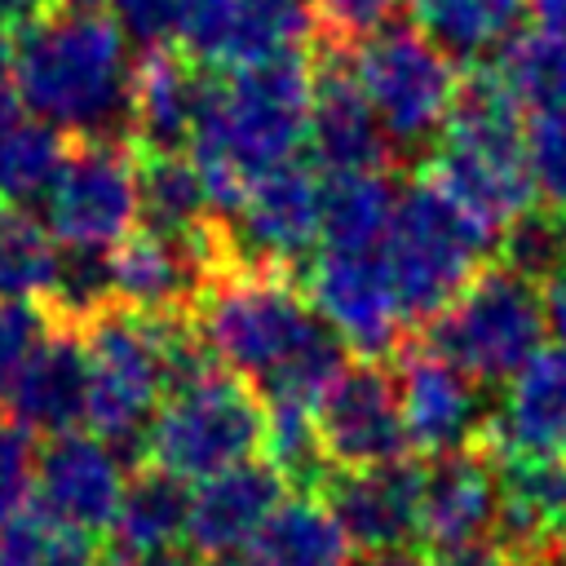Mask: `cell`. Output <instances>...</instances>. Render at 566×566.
I'll return each instance as SVG.
<instances>
[{
  "label": "cell",
  "mask_w": 566,
  "mask_h": 566,
  "mask_svg": "<svg viewBox=\"0 0 566 566\" xmlns=\"http://www.w3.org/2000/svg\"><path fill=\"white\" fill-rule=\"evenodd\" d=\"M310 49L230 71L226 80H208L190 159L203 172L212 221H226L261 172L296 159L310 137Z\"/></svg>",
  "instance_id": "6da1fadb"
},
{
  "label": "cell",
  "mask_w": 566,
  "mask_h": 566,
  "mask_svg": "<svg viewBox=\"0 0 566 566\" xmlns=\"http://www.w3.org/2000/svg\"><path fill=\"white\" fill-rule=\"evenodd\" d=\"M13 93L35 119L80 142H128V40L97 9H53L13 40Z\"/></svg>",
  "instance_id": "7a4b0ae2"
},
{
  "label": "cell",
  "mask_w": 566,
  "mask_h": 566,
  "mask_svg": "<svg viewBox=\"0 0 566 566\" xmlns=\"http://www.w3.org/2000/svg\"><path fill=\"white\" fill-rule=\"evenodd\" d=\"M424 181H433L495 234H504V226L531 208L535 186L526 168V128L517 119V102L486 66L460 75L442 137L424 155Z\"/></svg>",
  "instance_id": "3957f363"
},
{
  "label": "cell",
  "mask_w": 566,
  "mask_h": 566,
  "mask_svg": "<svg viewBox=\"0 0 566 566\" xmlns=\"http://www.w3.org/2000/svg\"><path fill=\"white\" fill-rule=\"evenodd\" d=\"M491 248H500V234L469 217L433 181L420 177L407 186L380 243L407 323H433L442 310H451L455 296L486 270Z\"/></svg>",
  "instance_id": "277c9868"
},
{
  "label": "cell",
  "mask_w": 566,
  "mask_h": 566,
  "mask_svg": "<svg viewBox=\"0 0 566 566\" xmlns=\"http://www.w3.org/2000/svg\"><path fill=\"white\" fill-rule=\"evenodd\" d=\"M190 314L212 358L252 389L274 367H283L314 332H323V318L292 279L252 270L217 274Z\"/></svg>",
  "instance_id": "5b68a950"
},
{
  "label": "cell",
  "mask_w": 566,
  "mask_h": 566,
  "mask_svg": "<svg viewBox=\"0 0 566 566\" xmlns=\"http://www.w3.org/2000/svg\"><path fill=\"white\" fill-rule=\"evenodd\" d=\"M261 442H265L261 394L230 371H212L186 389H172L159 402L142 438V464H159L181 482H203L230 464L252 460Z\"/></svg>",
  "instance_id": "8992f818"
},
{
  "label": "cell",
  "mask_w": 566,
  "mask_h": 566,
  "mask_svg": "<svg viewBox=\"0 0 566 566\" xmlns=\"http://www.w3.org/2000/svg\"><path fill=\"white\" fill-rule=\"evenodd\" d=\"M80 336L88 349V424L124 464H142V438L168 398L159 323L111 305Z\"/></svg>",
  "instance_id": "52a82bcc"
},
{
  "label": "cell",
  "mask_w": 566,
  "mask_h": 566,
  "mask_svg": "<svg viewBox=\"0 0 566 566\" xmlns=\"http://www.w3.org/2000/svg\"><path fill=\"white\" fill-rule=\"evenodd\" d=\"M349 62L394 142V155H429L460 93L455 57H447L424 31L389 22L349 44Z\"/></svg>",
  "instance_id": "ba28073f"
},
{
  "label": "cell",
  "mask_w": 566,
  "mask_h": 566,
  "mask_svg": "<svg viewBox=\"0 0 566 566\" xmlns=\"http://www.w3.org/2000/svg\"><path fill=\"white\" fill-rule=\"evenodd\" d=\"M424 345L478 385H504L544 349V292L509 265H486L451 310L424 323Z\"/></svg>",
  "instance_id": "9c48e42d"
},
{
  "label": "cell",
  "mask_w": 566,
  "mask_h": 566,
  "mask_svg": "<svg viewBox=\"0 0 566 566\" xmlns=\"http://www.w3.org/2000/svg\"><path fill=\"white\" fill-rule=\"evenodd\" d=\"M318 239V177L310 164L287 159L261 172L243 190L239 208L226 221H217L221 274L252 270L296 279V270L314 261Z\"/></svg>",
  "instance_id": "30bf717a"
},
{
  "label": "cell",
  "mask_w": 566,
  "mask_h": 566,
  "mask_svg": "<svg viewBox=\"0 0 566 566\" xmlns=\"http://www.w3.org/2000/svg\"><path fill=\"white\" fill-rule=\"evenodd\" d=\"M142 221L137 203V146L128 142H71L66 164L44 199V226L62 248L124 243Z\"/></svg>",
  "instance_id": "8fae6325"
},
{
  "label": "cell",
  "mask_w": 566,
  "mask_h": 566,
  "mask_svg": "<svg viewBox=\"0 0 566 566\" xmlns=\"http://www.w3.org/2000/svg\"><path fill=\"white\" fill-rule=\"evenodd\" d=\"M305 301L314 314L363 358H380L402 349L407 314L394 292L380 252H345L323 248L305 274Z\"/></svg>",
  "instance_id": "7c38bea8"
},
{
  "label": "cell",
  "mask_w": 566,
  "mask_h": 566,
  "mask_svg": "<svg viewBox=\"0 0 566 566\" xmlns=\"http://www.w3.org/2000/svg\"><path fill=\"white\" fill-rule=\"evenodd\" d=\"M217 274H221L217 221L195 234H159L142 226L111 248L115 305L137 314H190Z\"/></svg>",
  "instance_id": "4fadbf2b"
},
{
  "label": "cell",
  "mask_w": 566,
  "mask_h": 566,
  "mask_svg": "<svg viewBox=\"0 0 566 566\" xmlns=\"http://www.w3.org/2000/svg\"><path fill=\"white\" fill-rule=\"evenodd\" d=\"M314 424L332 469H371L411 455L398 380L376 358L349 363L314 407Z\"/></svg>",
  "instance_id": "5bb4252c"
},
{
  "label": "cell",
  "mask_w": 566,
  "mask_h": 566,
  "mask_svg": "<svg viewBox=\"0 0 566 566\" xmlns=\"http://www.w3.org/2000/svg\"><path fill=\"white\" fill-rule=\"evenodd\" d=\"M314 66V97H310V150L327 172H389L394 142L371 111L349 44H327L314 35L310 44Z\"/></svg>",
  "instance_id": "9a60e30c"
},
{
  "label": "cell",
  "mask_w": 566,
  "mask_h": 566,
  "mask_svg": "<svg viewBox=\"0 0 566 566\" xmlns=\"http://www.w3.org/2000/svg\"><path fill=\"white\" fill-rule=\"evenodd\" d=\"M394 380H398V402H402V420L416 451L442 455V451L473 447L482 438L486 429L482 385L469 380L455 363H447L424 340H411L407 349H398Z\"/></svg>",
  "instance_id": "2e32d148"
},
{
  "label": "cell",
  "mask_w": 566,
  "mask_h": 566,
  "mask_svg": "<svg viewBox=\"0 0 566 566\" xmlns=\"http://www.w3.org/2000/svg\"><path fill=\"white\" fill-rule=\"evenodd\" d=\"M128 464L97 433H57L35 455V500L53 522L102 535L119 513Z\"/></svg>",
  "instance_id": "e0dca14e"
},
{
  "label": "cell",
  "mask_w": 566,
  "mask_h": 566,
  "mask_svg": "<svg viewBox=\"0 0 566 566\" xmlns=\"http://www.w3.org/2000/svg\"><path fill=\"white\" fill-rule=\"evenodd\" d=\"M495 460L482 442L429 455V464L420 469V544H429L433 553L478 544L495 531Z\"/></svg>",
  "instance_id": "ac0fdd59"
},
{
  "label": "cell",
  "mask_w": 566,
  "mask_h": 566,
  "mask_svg": "<svg viewBox=\"0 0 566 566\" xmlns=\"http://www.w3.org/2000/svg\"><path fill=\"white\" fill-rule=\"evenodd\" d=\"M495 460L562 455L566 460V345L535 349L517 376L504 380L478 438Z\"/></svg>",
  "instance_id": "d6986e66"
},
{
  "label": "cell",
  "mask_w": 566,
  "mask_h": 566,
  "mask_svg": "<svg viewBox=\"0 0 566 566\" xmlns=\"http://www.w3.org/2000/svg\"><path fill=\"white\" fill-rule=\"evenodd\" d=\"M420 469L424 464L411 455L371 469H332L318 486V500L358 548L411 544L420 526Z\"/></svg>",
  "instance_id": "ffe728a7"
},
{
  "label": "cell",
  "mask_w": 566,
  "mask_h": 566,
  "mask_svg": "<svg viewBox=\"0 0 566 566\" xmlns=\"http://www.w3.org/2000/svg\"><path fill=\"white\" fill-rule=\"evenodd\" d=\"M283 478L270 460H243L230 464L212 478L199 482V491L190 495V517H186V544L199 557H230L243 553L261 526L270 522V513L283 504Z\"/></svg>",
  "instance_id": "44dd1931"
},
{
  "label": "cell",
  "mask_w": 566,
  "mask_h": 566,
  "mask_svg": "<svg viewBox=\"0 0 566 566\" xmlns=\"http://www.w3.org/2000/svg\"><path fill=\"white\" fill-rule=\"evenodd\" d=\"M9 420H18L31 433H71L80 420H88V349L75 327L49 323L44 340L18 371V380L4 394Z\"/></svg>",
  "instance_id": "7402d4cb"
},
{
  "label": "cell",
  "mask_w": 566,
  "mask_h": 566,
  "mask_svg": "<svg viewBox=\"0 0 566 566\" xmlns=\"http://www.w3.org/2000/svg\"><path fill=\"white\" fill-rule=\"evenodd\" d=\"M208 75L177 44L142 49L128 80L133 111V146L137 150H190L199 111H203Z\"/></svg>",
  "instance_id": "603a6c76"
},
{
  "label": "cell",
  "mask_w": 566,
  "mask_h": 566,
  "mask_svg": "<svg viewBox=\"0 0 566 566\" xmlns=\"http://www.w3.org/2000/svg\"><path fill=\"white\" fill-rule=\"evenodd\" d=\"M495 486H500V513H495L491 544L500 553H522L544 535H566V460L562 455H504L495 460Z\"/></svg>",
  "instance_id": "cb8c5ba5"
},
{
  "label": "cell",
  "mask_w": 566,
  "mask_h": 566,
  "mask_svg": "<svg viewBox=\"0 0 566 566\" xmlns=\"http://www.w3.org/2000/svg\"><path fill=\"white\" fill-rule=\"evenodd\" d=\"M398 186L389 172H327L318 177V230L327 248L345 252H380L394 208H398Z\"/></svg>",
  "instance_id": "d4e9b609"
},
{
  "label": "cell",
  "mask_w": 566,
  "mask_h": 566,
  "mask_svg": "<svg viewBox=\"0 0 566 566\" xmlns=\"http://www.w3.org/2000/svg\"><path fill=\"white\" fill-rule=\"evenodd\" d=\"M186 517H190V486L159 464H137L124 482L111 535L115 548L146 557L155 548L186 539Z\"/></svg>",
  "instance_id": "484cf974"
},
{
  "label": "cell",
  "mask_w": 566,
  "mask_h": 566,
  "mask_svg": "<svg viewBox=\"0 0 566 566\" xmlns=\"http://www.w3.org/2000/svg\"><path fill=\"white\" fill-rule=\"evenodd\" d=\"M142 226L159 234H195L212 226V203L190 150H137Z\"/></svg>",
  "instance_id": "4316f807"
},
{
  "label": "cell",
  "mask_w": 566,
  "mask_h": 566,
  "mask_svg": "<svg viewBox=\"0 0 566 566\" xmlns=\"http://www.w3.org/2000/svg\"><path fill=\"white\" fill-rule=\"evenodd\" d=\"M486 71L517 102V111L522 106L531 115L566 111V40L562 35H553L544 27L509 31L495 44V57L486 62Z\"/></svg>",
  "instance_id": "83f0119b"
},
{
  "label": "cell",
  "mask_w": 566,
  "mask_h": 566,
  "mask_svg": "<svg viewBox=\"0 0 566 566\" xmlns=\"http://www.w3.org/2000/svg\"><path fill=\"white\" fill-rule=\"evenodd\" d=\"M349 548L354 544L318 495L283 500L252 539V553L265 566H349Z\"/></svg>",
  "instance_id": "f1b7e54d"
},
{
  "label": "cell",
  "mask_w": 566,
  "mask_h": 566,
  "mask_svg": "<svg viewBox=\"0 0 566 566\" xmlns=\"http://www.w3.org/2000/svg\"><path fill=\"white\" fill-rule=\"evenodd\" d=\"M318 27L314 13L301 0H239L226 44H221V62L217 71H243V66H261L274 57H292L305 53L314 44Z\"/></svg>",
  "instance_id": "f546056e"
},
{
  "label": "cell",
  "mask_w": 566,
  "mask_h": 566,
  "mask_svg": "<svg viewBox=\"0 0 566 566\" xmlns=\"http://www.w3.org/2000/svg\"><path fill=\"white\" fill-rule=\"evenodd\" d=\"M416 31H424L447 57L473 62L517 31L522 0H407Z\"/></svg>",
  "instance_id": "4dcf8cb0"
},
{
  "label": "cell",
  "mask_w": 566,
  "mask_h": 566,
  "mask_svg": "<svg viewBox=\"0 0 566 566\" xmlns=\"http://www.w3.org/2000/svg\"><path fill=\"white\" fill-rule=\"evenodd\" d=\"M66 133L49 119H22L0 142V203L4 208H31L44 203L62 164H66Z\"/></svg>",
  "instance_id": "1f68e13d"
},
{
  "label": "cell",
  "mask_w": 566,
  "mask_h": 566,
  "mask_svg": "<svg viewBox=\"0 0 566 566\" xmlns=\"http://www.w3.org/2000/svg\"><path fill=\"white\" fill-rule=\"evenodd\" d=\"M44 314L62 327L84 332L102 310L115 305L111 292V252L102 248H57V265L49 292L40 296Z\"/></svg>",
  "instance_id": "d6a6232c"
},
{
  "label": "cell",
  "mask_w": 566,
  "mask_h": 566,
  "mask_svg": "<svg viewBox=\"0 0 566 566\" xmlns=\"http://www.w3.org/2000/svg\"><path fill=\"white\" fill-rule=\"evenodd\" d=\"M97 535L53 522L44 509H22L0 522V566H97Z\"/></svg>",
  "instance_id": "836d02e7"
},
{
  "label": "cell",
  "mask_w": 566,
  "mask_h": 566,
  "mask_svg": "<svg viewBox=\"0 0 566 566\" xmlns=\"http://www.w3.org/2000/svg\"><path fill=\"white\" fill-rule=\"evenodd\" d=\"M57 265V239L27 208L0 203V301H40Z\"/></svg>",
  "instance_id": "e575fe53"
},
{
  "label": "cell",
  "mask_w": 566,
  "mask_h": 566,
  "mask_svg": "<svg viewBox=\"0 0 566 566\" xmlns=\"http://www.w3.org/2000/svg\"><path fill=\"white\" fill-rule=\"evenodd\" d=\"M261 451L279 469L283 486H296V495H318L323 478L332 473V460L323 451L314 411H305V407H265Z\"/></svg>",
  "instance_id": "d590c367"
},
{
  "label": "cell",
  "mask_w": 566,
  "mask_h": 566,
  "mask_svg": "<svg viewBox=\"0 0 566 566\" xmlns=\"http://www.w3.org/2000/svg\"><path fill=\"white\" fill-rule=\"evenodd\" d=\"M500 265L531 279L535 287L566 274V212L548 203H531L500 234Z\"/></svg>",
  "instance_id": "8d00e7d4"
},
{
  "label": "cell",
  "mask_w": 566,
  "mask_h": 566,
  "mask_svg": "<svg viewBox=\"0 0 566 566\" xmlns=\"http://www.w3.org/2000/svg\"><path fill=\"white\" fill-rule=\"evenodd\" d=\"M526 168L535 195L566 212V111H544L526 124Z\"/></svg>",
  "instance_id": "74e56055"
},
{
  "label": "cell",
  "mask_w": 566,
  "mask_h": 566,
  "mask_svg": "<svg viewBox=\"0 0 566 566\" xmlns=\"http://www.w3.org/2000/svg\"><path fill=\"white\" fill-rule=\"evenodd\" d=\"M49 314L40 301H0V398L35 354V345L49 332Z\"/></svg>",
  "instance_id": "f35d334b"
},
{
  "label": "cell",
  "mask_w": 566,
  "mask_h": 566,
  "mask_svg": "<svg viewBox=\"0 0 566 566\" xmlns=\"http://www.w3.org/2000/svg\"><path fill=\"white\" fill-rule=\"evenodd\" d=\"M407 0H314V27L327 44H358L394 22Z\"/></svg>",
  "instance_id": "ab89813d"
},
{
  "label": "cell",
  "mask_w": 566,
  "mask_h": 566,
  "mask_svg": "<svg viewBox=\"0 0 566 566\" xmlns=\"http://www.w3.org/2000/svg\"><path fill=\"white\" fill-rule=\"evenodd\" d=\"M35 442L18 420H0V522L22 513L35 495Z\"/></svg>",
  "instance_id": "60d3db41"
},
{
  "label": "cell",
  "mask_w": 566,
  "mask_h": 566,
  "mask_svg": "<svg viewBox=\"0 0 566 566\" xmlns=\"http://www.w3.org/2000/svg\"><path fill=\"white\" fill-rule=\"evenodd\" d=\"M111 18L142 49H164L181 35V0H111Z\"/></svg>",
  "instance_id": "b9f144b4"
},
{
  "label": "cell",
  "mask_w": 566,
  "mask_h": 566,
  "mask_svg": "<svg viewBox=\"0 0 566 566\" xmlns=\"http://www.w3.org/2000/svg\"><path fill=\"white\" fill-rule=\"evenodd\" d=\"M424 566H509V557L491 539H478V544H464V548L433 553V562H424Z\"/></svg>",
  "instance_id": "7bdbcfd3"
},
{
  "label": "cell",
  "mask_w": 566,
  "mask_h": 566,
  "mask_svg": "<svg viewBox=\"0 0 566 566\" xmlns=\"http://www.w3.org/2000/svg\"><path fill=\"white\" fill-rule=\"evenodd\" d=\"M429 557L416 544H389V548H363L358 557H349V566H424Z\"/></svg>",
  "instance_id": "ee69618b"
},
{
  "label": "cell",
  "mask_w": 566,
  "mask_h": 566,
  "mask_svg": "<svg viewBox=\"0 0 566 566\" xmlns=\"http://www.w3.org/2000/svg\"><path fill=\"white\" fill-rule=\"evenodd\" d=\"M544 327L557 336V345H566V274L544 283Z\"/></svg>",
  "instance_id": "f6af8a7d"
},
{
  "label": "cell",
  "mask_w": 566,
  "mask_h": 566,
  "mask_svg": "<svg viewBox=\"0 0 566 566\" xmlns=\"http://www.w3.org/2000/svg\"><path fill=\"white\" fill-rule=\"evenodd\" d=\"M49 13V0H0V31H27L35 18Z\"/></svg>",
  "instance_id": "bcb514c9"
},
{
  "label": "cell",
  "mask_w": 566,
  "mask_h": 566,
  "mask_svg": "<svg viewBox=\"0 0 566 566\" xmlns=\"http://www.w3.org/2000/svg\"><path fill=\"white\" fill-rule=\"evenodd\" d=\"M142 566H203V557H199L186 539H177V544H168V548L146 553V557H142Z\"/></svg>",
  "instance_id": "7dc6e473"
},
{
  "label": "cell",
  "mask_w": 566,
  "mask_h": 566,
  "mask_svg": "<svg viewBox=\"0 0 566 566\" xmlns=\"http://www.w3.org/2000/svg\"><path fill=\"white\" fill-rule=\"evenodd\" d=\"M526 4L535 13V27H544V31L566 40V0H526Z\"/></svg>",
  "instance_id": "c3c4849f"
},
{
  "label": "cell",
  "mask_w": 566,
  "mask_h": 566,
  "mask_svg": "<svg viewBox=\"0 0 566 566\" xmlns=\"http://www.w3.org/2000/svg\"><path fill=\"white\" fill-rule=\"evenodd\" d=\"M22 111H27V106H22V97L13 93V84H0V142L22 124Z\"/></svg>",
  "instance_id": "681fc988"
},
{
  "label": "cell",
  "mask_w": 566,
  "mask_h": 566,
  "mask_svg": "<svg viewBox=\"0 0 566 566\" xmlns=\"http://www.w3.org/2000/svg\"><path fill=\"white\" fill-rule=\"evenodd\" d=\"M13 75V40H9V31H0V84Z\"/></svg>",
  "instance_id": "f907efd6"
},
{
  "label": "cell",
  "mask_w": 566,
  "mask_h": 566,
  "mask_svg": "<svg viewBox=\"0 0 566 566\" xmlns=\"http://www.w3.org/2000/svg\"><path fill=\"white\" fill-rule=\"evenodd\" d=\"M208 566H265L256 553H230V557H212Z\"/></svg>",
  "instance_id": "816d5d0a"
},
{
  "label": "cell",
  "mask_w": 566,
  "mask_h": 566,
  "mask_svg": "<svg viewBox=\"0 0 566 566\" xmlns=\"http://www.w3.org/2000/svg\"><path fill=\"white\" fill-rule=\"evenodd\" d=\"M97 566H142V557H133V553H124V548H111V553L97 557Z\"/></svg>",
  "instance_id": "f5cc1de1"
},
{
  "label": "cell",
  "mask_w": 566,
  "mask_h": 566,
  "mask_svg": "<svg viewBox=\"0 0 566 566\" xmlns=\"http://www.w3.org/2000/svg\"><path fill=\"white\" fill-rule=\"evenodd\" d=\"M57 9H102V4H111V0H53Z\"/></svg>",
  "instance_id": "db71d44e"
}]
</instances>
